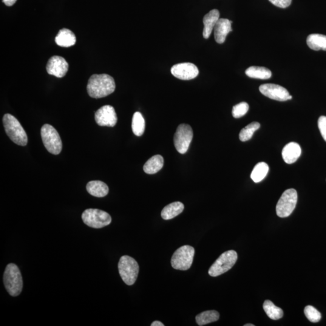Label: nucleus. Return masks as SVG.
<instances>
[{
	"mask_svg": "<svg viewBox=\"0 0 326 326\" xmlns=\"http://www.w3.org/2000/svg\"><path fill=\"white\" fill-rule=\"evenodd\" d=\"M268 171L269 166L266 163L260 162L257 164L251 174L252 180L256 183L260 182L267 175Z\"/></svg>",
	"mask_w": 326,
	"mask_h": 326,
	"instance_id": "a878e982",
	"label": "nucleus"
},
{
	"mask_svg": "<svg viewBox=\"0 0 326 326\" xmlns=\"http://www.w3.org/2000/svg\"><path fill=\"white\" fill-rule=\"evenodd\" d=\"M119 274L123 281L127 285H134L139 273V266L137 261L129 256H123L118 264Z\"/></svg>",
	"mask_w": 326,
	"mask_h": 326,
	"instance_id": "39448f33",
	"label": "nucleus"
},
{
	"mask_svg": "<svg viewBox=\"0 0 326 326\" xmlns=\"http://www.w3.org/2000/svg\"><path fill=\"white\" fill-rule=\"evenodd\" d=\"M237 254L234 250L224 252L215 261L209 270V274L212 277H217L226 273L232 268L236 263Z\"/></svg>",
	"mask_w": 326,
	"mask_h": 326,
	"instance_id": "423d86ee",
	"label": "nucleus"
},
{
	"mask_svg": "<svg viewBox=\"0 0 326 326\" xmlns=\"http://www.w3.org/2000/svg\"><path fill=\"white\" fill-rule=\"evenodd\" d=\"M3 282L5 290L12 297L18 296L21 294L23 282L19 268L14 263H10L5 269Z\"/></svg>",
	"mask_w": 326,
	"mask_h": 326,
	"instance_id": "f03ea898",
	"label": "nucleus"
},
{
	"mask_svg": "<svg viewBox=\"0 0 326 326\" xmlns=\"http://www.w3.org/2000/svg\"><path fill=\"white\" fill-rule=\"evenodd\" d=\"M87 191L93 197L102 198L109 194V188L107 184L102 181H92L87 184Z\"/></svg>",
	"mask_w": 326,
	"mask_h": 326,
	"instance_id": "6ab92c4d",
	"label": "nucleus"
},
{
	"mask_svg": "<svg viewBox=\"0 0 326 326\" xmlns=\"http://www.w3.org/2000/svg\"><path fill=\"white\" fill-rule=\"evenodd\" d=\"M248 109V104L244 102H241L232 108V115L235 118H239L244 116L247 113Z\"/></svg>",
	"mask_w": 326,
	"mask_h": 326,
	"instance_id": "c756f323",
	"label": "nucleus"
},
{
	"mask_svg": "<svg viewBox=\"0 0 326 326\" xmlns=\"http://www.w3.org/2000/svg\"><path fill=\"white\" fill-rule=\"evenodd\" d=\"M263 308L266 315L271 320H279L283 316V311L282 309L277 307L270 300H266L263 303Z\"/></svg>",
	"mask_w": 326,
	"mask_h": 326,
	"instance_id": "393cba45",
	"label": "nucleus"
},
{
	"mask_svg": "<svg viewBox=\"0 0 326 326\" xmlns=\"http://www.w3.org/2000/svg\"><path fill=\"white\" fill-rule=\"evenodd\" d=\"M272 4L280 8H285L290 6L292 0H269Z\"/></svg>",
	"mask_w": 326,
	"mask_h": 326,
	"instance_id": "2f4dec72",
	"label": "nucleus"
},
{
	"mask_svg": "<svg viewBox=\"0 0 326 326\" xmlns=\"http://www.w3.org/2000/svg\"><path fill=\"white\" fill-rule=\"evenodd\" d=\"M95 120L101 126L114 127L117 122V116L114 107L105 106L95 113Z\"/></svg>",
	"mask_w": 326,
	"mask_h": 326,
	"instance_id": "9b49d317",
	"label": "nucleus"
},
{
	"mask_svg": "<svg viewBox=\"0 0 326 326\" xmlns=\"http://www.w3.org/2000/svg\"><path fill=\"white\" fill-rule=\"evenodd\" d=\"M171 73L175 78L181 80L189 81L197 78L199 70L195 64L184 62L174 65L171 68Z\"/></svg>",
	"mask_w": 326,
	"mask_h": 326,
	"instance_id": "f8f14e48",
	"label": "nucleus"
},
{
	"mask_svg": "<svg viewBox=\"0 0 326 326\" xmlns=\"http://www.w3.org/2000/svg\"><path fill=\"white\" fill-rule=\"evenodd\" d=\"M195 252L194 248L191 246H181L173 254L171 259L172 267L178 270H188L192 265Z\"/></svg>",
	"mask_w": 326,
	"mask_h": 326,
	"instance_id": "0eeeda50",
	"label": "nucleus"
},
{
	"mask_svg": "<svg viewBox=\"0 0 326 326\" xmlns=\"http://www.w3.org/2000/svg\"><path fill=\"white\" fill-rule=\"evenodd\" d=\"M260 127V123L256 122V121L249 124L248 125L241 130L239 134L240 140L244 142V141L250 140L252 137H253L254 133L257 129H259Z\"/></svg>",
	"mask_w": 326,
	"mask_h": 326,
	"instance_id": "cd10ccee",
	"label": "nucleus"
},
{
	"mask_svg": "<svg viewBox=\"0 0 326 326\" xmlns=\"http://www.w3.org/2000/svg\"><path fill=\"white\" fill-rule=\"evenodd\" d=\"M151 326H164V325L159 321H155L152 323Z\"/></svg>",
	"mask_w": 326,
	"mask_h": 326,
	"instance_id": "72a5a7b5",
	"label": "nucleus"
},
{
	"mask_svg": "<svg viewBox=\"0 0 326 326\" xmlns=\"http://www.w3.org/2000/svg\"><path fill=\"white\" fill-rule=\"evenodd\" d=\"M46 70L50 75L58 78H63L69 70V64L61 56H53L48 61Z\"/></svg>",
	"mask_w": 326,
	"mask_h": 326,
	"instance_id": "4468645a",
	"label": "nucleus"
},
{
	"mask_svg": "<svg viewBox=\"0 0 326 326\" xmlns=\"http://www.w3.org/2000/svg\"><path fill=\"white\" fill-rule=\"evenodd\" d=\"M302 149L299 144L291 142L286 144L282 151V157L285 162L287 164H293L301 155Z\"/></svg>",
	"mask_w": 326,
	"mask_h": 326,
	"instance_id": "dca6fc26",
	"label": "nucleus"
},
{
	"mask_svg": "<svg viewBox=\"0 0 326 326\" xmlns=\"http://www.w3.org/2000/svg\"><path fill=\"white\" fill-rule=\"evenodd\" d=\"M184 206L181 202H174L169 204L161 212V217L164 220H170L177 217L184 211Z\"/></svg>",
	"mask_w": 326,
	"mask_h": 326,
	"instance_id": "412c9836",
	"label": "nucleus"
},
{
	"mask_svg": "<svg viewBox=\"0 0 326 326\" xmlns=\"http://www.w3.org/2000/svg\"><path fill=\"white\" fill-rule=\"evenodd\" d=\"M298 200L297 192L294 189L283 192L276 206L277 216L280 217H290L296 208Z\"/></svg>",
	"mask_w": 326,
	"mask_h": 326,
	"instance_id": "1a4fd4ad",
	"label": "nucleus"
},
{
	"mask_svg": "<svg viewBox=\"0 0 326 326\" xmlns=\"http://www.w3.org/2000/svg\"><path fill=\"white\" fill-rule=\"evenodd\" d=\"M132 129L133 133L138 137L144 134L145 130V121L140 112H136L133 115Z\"/></svg>",
	"mask_w": 326,
	"mask_h": 326,
	"instance_id": "bb28decb",
	"label": "nucleus"
},
{
	"mask_svg": "<svg viewBox=\"0 0 326 326\" xmlns=\"http://www.w3.org/2000/svg\"><path fill=\"white\" fill-rule=\"evenodd\" d=\"M115 89L114 79L107 74L93 75L89 79L87 92L91 98L101 99L112 94Z\"/></svg>",
	"mask_w": 326,
	"mask_h": 326,
	"instance_id": "f257e3e1",
	"label": "nucleus"
},
{
	"mask_svg": "<svg viewBox=\"0 0 326 326\" xmlns=\"http://www.w3.org/2000/svg\"><path fill=\"white\" fill-rule=\"evenodd\" d=\"M17 0H2L4 3L7 5V6H12L15 3V2Z\"/></svg>",
	"mask_w": 326,
	"mask_h": 326,
	"instance_id": "473e14b6",
	"label": "nucleus"
},
{
	"mask_svg": "<svg viewBox=\"0 0 326 326\" xmlns=\"http://www.w3.org/2000/svg\"><path fill=\"white\" fill-rule=\"evenodd\" d=\"M318 126L323 139L326 141V117L321 116L319 119Z\"/></svg>",
	"mask_w": 326,
	"mask_h": 326,
	"instance_id": "7c9ffc66",
	"label": "nucleus"
},
{
	"mask_svg": "<svg viewBox=\"0 0 326 326\" xmlns=\"http://www.w3.org/2000/svg\"><path fill=\"white\" fill-rule=\"evenodd\" d=\"M244 326H254V325L252 324H246Z\"/></svg>",
	"mask_w": 326,
	"mask_h": 326,
	"instance_id": "f704fd0d",
	"label": "nucleus"
},
{
	"mask_svg": "<svg viewBox=\"0 0 326 326\" xmlns=\"http://www.w3.org/2000/svg\"><path fill=\"white\" fill-rule=\"evenodd\" d=\"M220 13L219 10L214 9L206 14L203 18L204 30L203 36L205 39H208L214 30L215 25L219 20Z\"/></svg>",
	"mask_w": 326,
	"mask_h": 326,
	"instance_id": "f3484780",
	"label": "nucleus"
},
{
	"mask_svg": "<svg viewBox=\"0 0 326 326\" xmlns=\"http://www.w3.org/2000/svg\"><path fill=\"white\" fill-rule=\"evenodd\" d=\"M193 130L191 126L187 124H181L178 127L174 135V144L177 151L181 154L188 152L192 141Z\"/></svg>",
	"mask_w": 326,
	"mask_h": 326,
	"instance_id": "9d476101",
	"label": "nucleus"
},
{
	"mask_svg": "<svg viewBox=\"0 0 326 326\" xmlns=\"http://www.w3.org/2000/svg\"><path fill=\"white\" fill-rule=\"evenodd\" d=\"M304 313L306 318L312 323H318L322 319L321 313L313 306H306L305 308Z\"/></svg>",
	"mask_w": 326,
	"mask_h": 326,
	"instance_id": "c85d7f7f",
	"label": "nucleus"
},
{
	"mask_svg": "<svg viewBox=\"0 0 326 326\" xmlns=\"http://www.w3.org/2000/svg\"><path fill=\"white\" fill-rule=\"evenodd\" d=\"M232 21L228 19L219 18L214 27L215 41L218 44H223L225 41L226 36L231 32Z\"/></svg>",
	"mask_w": 326,
	"mask_h": 326,
	"instance_id": "2eb2a0df",
	"label": "nucleus"
},
{
	"mask_svg": "<svg viewBox=\"0 0 326 326\" xmlns=\"http://www.w3.org/2000/svg\"><path fill=\"white\" fill-rule=\"evenodd\" d=\"M41 135L44 145L51 154L58 155L62 149L60 136L55 127L49 124H45L41 129Z\"/></svg>",
	"mask_w": 326,
	"mask_h": 326,
	"instance_id": "20e7f679",
	"label": "nucleus"
},
{
	"mask_svg": "<svg viewBox=\"0 0 326 326\" xmlns=\"http://www.w3.org/2000/svg\"><path fill=\"white\" fill-rule=\"evenodd\" d=\"M259 91L266 97L280 102L288 101L290 96L287 90L277 84H263L260 86Z\"/></svg>",
	"mask_w": 326,
	"mask_h": 326,
	"instance_id": "ddd939ff",
	"label": "nucleus"
},
{
	"mask_svg": "<svg viewBox=\"0 0 326 326\" xmlns=\"http://www.w3.org/2000/svg\"><path fill=\"white\" fill-rule=\"evenodd\" d=\"M246 75L254 79H268L271 78L272 73L267 68L263 67L252 66L245 71Z\"/></svg>",
	"mask_w": 326,
	"mask_h": 326,
	"instance_id": "5701e85b",
	"label": "nucleus"
},
{
	"mask_svg": "<svg viewBox=\"0 0 326 326\" xmlns=\"http://www.w3.org/2000/svg\"><path fill=\"white\" fill-rule=\"evenodd\" d=\"M308 47L316 51H326V36L321 34H311L306 40Z\"/></svg>",
	"mask_w": 326,
	"mask_h": 326,
	"instance_id": "4be33fe9",
	"label": "nucleus"
},
{
	"mask_svg": "<svg viewBox=\"0 0 326 326\" xmlns=\"http://www.w3.org/2000/svg\"><path fill=\"white\" fill-rule=\"evenodd\" d=\"M219 319V314L216 311H207L198 314L196 317V322L200 326L217 322Z\"/></svg>",
	"mask_w": 326,
	"mask_h": 326,
	"instance_id": "b1692460",
	"label": "nucleus"
},
{
	"mask_svg": "<svg viewBox=\"0 0 326 326\" xmlns=\"http://www.w3.org/2000/svg\"><path fill=\"white\" fill-rule=\"evenodd\" d=\"M2 121L5 132L13 143L21 146L27 145L28 138L26 132L17 118L10 114H5Z\"/></svg>",
	"mask_w": 326,
	"mask_h": 326,
	"instance_id": "7ed1b4c3",
	"label": "nucleus"
},
{
	"mask_svg": "<svg viewBox=\"0 0 326 326\" xmlns=\"http://www.w3.org/2000/svg\"><path fill=\"white\" fill-rule=\"evenodd\" d=\"M164 166V158L160 155L153 156L146 161L143 167L144 172L147 174H155L159 172Z\"/></svg>",
	"mask_w": 326,
	"mask_h": 326,
	"instance_id": "aec40b11",
	"label": "nucleus"
},
{
	"mask_svg": "<svg viewBox=\"0 0 326 326\" xmlns=\"http://www.w3.org/2000/svg\"><path fill=\"white\" fill-rule=\"evenodd\" d=\"M56 44L62 47H70L75 45L76 38L72 30L62 29L59 31L55 38Z\"/></svg>",
	"mask_w": 326,
	"mask_h": 326,
	"instance_id": "a211bd4d",
	"label": "nucleus"
},
{
	"mask_svg": "<svg viewBox=\"0 0 326 326\" xmlns=\"http://www.w3.org/2000/svg\"><path fill=\"white\" fill-rule=\"evenodd\" d=\"M85 224L94 228H102L110 224L111 217L106 212L99 209H87L82 215Z\"/></svg>",
	"mask_w": 326,
	"mask_h": 326,
	"instance_id": "6e6552de",
	"label": "nucleus"
}]
</instances>
